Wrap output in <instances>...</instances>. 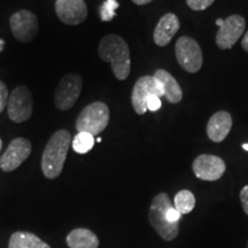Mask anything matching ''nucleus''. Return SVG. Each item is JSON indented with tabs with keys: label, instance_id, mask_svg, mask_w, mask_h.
Returning a JSON list of instances; mask_svg holds the SVG:
<instances>
[{
	"label": "nucleus",
	"instance_id": "obj_1",
	"mask_svg": "<svg viewBox=\"0 0 248 248\" xmlns=\"http://www.w3.org/2000/svg\"><path fill=\"white\" fill-rule=\"evenodd\" d=\"M99 58L109 62L111 70L119 80H125L131 70L130 49L128 43L119 35L109 33L100 40L98 47Z\"/></svg>",
	"mask_w": 248,
	"mask_h": 248
},
{
	"label": "nucleus",
	"instance_id": "obj_2",
	"mask_svg": "<svg viewBox=\"0 0 248 248\" xmlns=\"http://www.w3.org/2000/svg\"><path fill=\"white\" fill-rule=\"evenodd\" d=\"M71 146V135L68 130H58L52 135L42 155V171L48 179L60 176Z\"/></svg>",
	"mask_w": 248,
	"mask_h": 248
},
{
	"label": "nucleus",
	"instance_id": "obj_3",
	"mask_svg": "<svg viewBox=\"0 0 248 248\" xmlns=\"http://www.w3.org/2000/svg\"><path fill=\"white\" fill-rule=\"evenodd\" d=\"M172 202L167 193H160L154 197L148 213V219L164 240L170 241L177 237L179 231V223H171L169 219V210Z\"/></svg>",
	"mask_w": 248,
	"mask_h": 248
},
{
	"label": "nucleus",
	"instance_id": "obj_4",
	"mask_svg": "<svg viewBox=\"0 0 248 248\" xmlns=\"http://www.w3.org/2000/svg\"><path fill=\"white\" fill-rule=\"evenodd\" d=\"M110 120L109 107L105 102L94 101L84 107L76 119L77 132H86L93 137L107 128Z\"/></svg>",
	"mask_w": 248,
	"mask_h": 248
},
{
	"label": "nucleus",
	"instance_id": "obj_5",
	"mask_svg": "<svg viewBox=\"0 0 248 248\" xmlns=\"http://www.w3.org/2000/svg\"><path fill=\"white\" fill-rule=\"evenodd\" d=\"M83 89V78L78 73H69L59 82L54 91V105L59 110L66 111L75 106Z\"/></svg>",
	"mask_w": 248,
	"mask_h": 248
},
{
	"label": "nucleus",
	"instance_id": "obj_6",
	"mask_svg": "<svg viewBox=\"0 0 248 248\" xmlns=\"http://www.w3.org/2000/svg\"><path fill=\"white\" fill-rule=\"evenodd\" d=\"M7 116L14 123H23L32 115L33 97L26 85L16 86L9 93L7 102Z\"/></svg>",
	"mask_w": 248,
	"mask_h": 248
},
{
	"label": "nucleus",
	"instance_id": "obj_7",
	"mask_svg": "<svg viewBox=\"0 0 248 248\" xmlns=\"http://www.w3.org/2000/svg\"><path fill=\"white\" fill-rule=\"evenodd\" d=\"M175 54L179 66L187 73H198L203 63L199 43L188 36H182L175 45Z\"/></svg>",
	"mask_w": 248,
	"mask_h": 248
},
{
	"label": "nucleus",
	"instance_id": "obj_8",
	"mask_svg": "<svg viewBox=\"0 0 248 248\" xmlns=\"http://www.w3.org/2000/svg\"><path fill=\"white\" fill-rule=\"evenodd\" d=\"M151 95L163 97V86L154 76H141L135 83L131 93V104L133 110L138 115H144L147 111L146 102Z\"/></svg>",
	"mask_w": 248,
	"mask_h": 248
},
{
	"label": "nucleus",
	"instance_id": "obj_9",
	"mask_svg": "<svg viewBox=\"0 0 248 248\" xmlns=\"http://www.w3.org/2000/svg\"><path fill=\"white\" fill-rule=\"evenodd\" d=\"M9 26L14 38L23 44L32 42L39 31L38 18L28 9H21L12 15L9 18Z\"/></svg>",
	"mask_w": 248,
	"mask_h": 248
},
{
	"label": "nucleus",
	"instance_id": "obj_10",
	"mask_svg": "<svg viewBox=\"0 0 248 248\" xmlns=\"http://www.w3.org/2000/svg\"><path fill=\"white\" fill-rule=\"evenodd\" d=\"M31 151L32 144L29 139L23 137L13 139L0 157V169L5 172L14 171L30 156Z\"/></svg>",
	"mask_w": 248,
	"mask_h": 248
},
{
	"label": "nucleus",
	"instance_id": "obj_11",
	"mask_svg": "<svg viewBox=\"0 0 248 248\" xmlns=\"http://www.w3.org/2000/svg\"><path fill=\"white\" fill-rule=\"evenodd\" d=\"M54 8L59 20L67 26L82 24L89 14L84 0H57Z\"/></svg>",
	"mask_w": 248,
	"mask_h": 248
},
{
	"label": "nucleus",
	"instance_id": "obj_12",
	"mask_svg": "<svg viewBox=\"0 0 248 248\" xmlns=\"http://www.w3.org/2000/svg\"><path fill=\"white\" fill-rule=\"evenodd\" d=\"M246 21L241 15H230L219 27L216 35V44L221 49H229L234 46L244 33Z\"/></svg>",
	"mask_w": 248,
	"mask_h": 248
},
{
	"label": "nucleus",
	"instance_id": "obj_13",
	"mask_svg": "<svg viewBox=\"0 0 248 248\" xmlns=\"http://www.w3.org/2000/svg\"><path fill=\"white\" fill-rule=\"evenodd\" d=\"M192 168L198 178L202 181L214 182L219 179L225 171V163L216 155L202 154L194 160Z\"/></svg>",
	"mask_w": 248,
	"mask_h": 248
},
{
	"label": "nucleus",
	"instance_id": "obj_14",
	"mask_svg": "<svg viewBox=\"0 0 248 248\" xmlns=\"http://www.w3.org/2000/svg\"><path fill=\"white\" fill-rule=\"evenodd\" d=\"M179 28H181V23L175 14L168 13L163 15L154 29V43L161 47L167 46L171 42L173 36L178 32Z\"/></svg>",
	"mask_w": 248,
	"mask_h": 248
},
{
	"label": "nucleus",
	"instance_id": "obj_15",
	"mask_svg": "<svg viewBox=\"0 0 248 248\" xmlns=\"http://www.w3.org/2000/svg\"><path fill=\"white\" fill-rule=\"evenodd\" d=\"M232 128V117L225 110L217 111L207 124V136L214 142H221L228 137Z\"/></svg>",
	"mask_w": 248,
	"mask_h": 248
},
{
	"label": "nucleus",
	"instance_id": "obj_16",
	"mask_svg": "<svg viewBox=\"0 0 248 248\" xmlns=\"http://www.w3.org/2000/svg\"><path fill=\"white\" fill-rule=\"evenodd\" d=\"M154 77L162 83L163 97L166 98L170 104H178V102H181L183 99L182 88L171 74L164 69H157L155 71Z\"/></svg>",
	"mask_w": 248,
	"mask_h": 248
},
{
	"label": "nucleus",
	"instance_id": "obj_17",
	"mask_svg": "<svg viewBox=\"0 0 248 248\" xmlns=\"http://www.w3.org/2000/svg\"><path fill=\"white\" fill-rule=\"evenodd\" d=\"M69 248H98V237L88 229H75L67 235Z\"/></svg>",
	"mask_w": 248,
	"mask_h": 248
},
{
	"label": "nucleus",
	"instance_id": "obj_18",
	"mask_svg": "<svg viewBox=\"0 0 248 248\" xmlns=\"http://www.w3.org/2000/svg\"><path fill=\"white\" fill-rule=\"evenodd\" d=\"M8 248H51L36 234L17 231L11 235Z\"/></svg>",
	"mask_w": 248,
	"mask_h": 248
},
{
	"label": "nucleus",
	"instance_id": "obj_19",
	"mask_svg": "<svg viewBox=\"0 0 248 248\" xmlns=\"http://www.w3.org/2000/svg\"><path fill=\"white\" fill-rule=\"evenodd\" d=\"M175 208L178 210L182 215L188 214L193 210L195 206V198L191 191L182 190L175 195Z\"/></svg>",
	"mask_w": 248,
	"mask_h": 248
},
{
	"label": "nucleus",
	"instance_id": "obj_20",
	"mask_svg": "<svg viewBox=\"0 0 248 248\" xmlns=\"http://www.w3.org/2000/svg\"><path fill=\"white\" fill-rule=\"evenodd\" d=\"M73 150L78 154H86L94 146V137L90 133L78 132L71 142Z\"/></svg>",
	"mask_w": 248,
	"mask_h": 248
},
{
	"label": "nucleus",
	"instance_id": "obj_21",
	"mask_svg": "<svg viewBox=\"0 0 248 248\" xmlns=\"http://www.w3.org/2000/svg\"><path fill=\"white\" fill-rule=\"evenodd\" d=\"M119 8L116 0H106L100 8V17L102 21H110L115 17V11Z\"/></svg>",
	"mask_w": 248,
	"mask_h": 248
},
{
	"label": "nucleus",
	"instance_id": "obj_22",
	"mask_svg": "<svg viewBox=\"0 0 248 248\" xmlns=\"http://www.w3.org/2000/svg\"><path fill=\"white\" fill-rule=\"evenodd\" d=\"M215 0H186L187 6L193 11H204L213 5Z\"/></svg>",
	"mask_w": 248,
	"mask_h": 248
},
{
	"label": "nucleus",
	"instance_id": "obj_23",
	"mask_svg": "<svg viewBox=\"0 0 248 248\" xmlns=\"http://www.w3.org/2000/svg\"><path fill=\"white\" fill-rule=\"evenodd\" d=\"M8 97L9 94L7 85H6L2 80H0V114L5 110L6 107H7Z\"/></svg>",
	"mask_w": 248,
	"mask_h": 248
},
{
	"label": "nucleus",
	"instance_id": "obj_24",
	"mask_svg": "<svg viewBox=\"0 0 248 248\" xmlns=\"http://www.w3.org/2000/svg\"><path fill=\"white\" fill-rule=\"evenodd\" d=\"M146 106L147 110L156 111L160 109L161 106H162V102H161V99L157 97V95H151V97L147 99Z\"/></svg>",
	"mask_w": 248,
	"mask_h": 248
},
{
	"label": "nucleus",
	"instance_id": "obj_25",
	"mask_svg": "<svg viewBox=\"0 0 248 248\" xmlns=\"http://www.w3.org/2000/svg\"><path fill=\"white\" fill-rule=\"evenodd\" d=\"M240 201L241 204H243L244 212L248 215V185L245 186L240 192Z\"/></svg>",
	"mask_w": 248,
	"mask_h": 248
},
{
	"label": "nucleus",
	"instance_id": "obj_26",
	"mask_svg": "<svg viewBox=\"0 0 248 248\" xmlns=\"http://www.w3.org/2000/svg\"><path fill=\"white\" fill-rule=\"evenodd\" d=\"M241 46H243V48L245 49V51L248 52V31L246 33H245L243 42H241Z\"/></svg>",
	"mask_w": 248,
	"mask_h": 248
},
{
	"label": "nucleus",
	"instance_id": "obj_27",
	"mask_svg": "<svg viewBox=\"0 0 248 248\" xmlns=\"http://www.w3.org/2000/svg\"><path fill=\"white\" fill-rule=\"evenodd\" d=\"M132 1L138 6H144V5L150 4V2L153 1V0H132Z\"/></svg>",
	"mask_w": 248,
	"mask_h": 248
},
{
	"label": "nucleus",
	"instance_id": "obj_28",
	"mask_svg": "<svg viewBox=\"0 0 248 248\" xmlns=\"http://www.w3.org/2000/svg\"><path fill=\"white\" fill-rule=\"evenodd\" d=\"M223 22H224V20H222V18H217V20H216V24L218 27H221L222 24H223Z\"/></svg>",
	"mask_w": 248,
	"mask_h": 248
},
{
	"label": "nucleus",
	"instance_id": "obj_29",
	"mask_svg": "<svg viewBox=\"0 0 248 248\" xmlns=\"http://www.w3.org/2000/svg\"><path fill=\"white\" fill-rule=\"evenodd\" d=\"M243 148L245 151H248V144H243Z\"/></svg>",
	"mask_w": 248,
	"mask_h": 248
},
{
	"label": "nucleus",
	"instance_id": "obj_30",
	"mask_svg": "<svg viewBox=\"0 0 248 248\" xmlns=\"http://www.w3.org/2000/svg\"><path fill=\"white\" fill-rule=\"evenodd\" d=\"M0 147H1V141H0Z\"/></svg>",
	"mask_w": 248,
	"mask_h": 248
}]
</instances>
